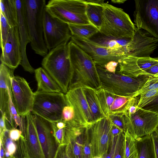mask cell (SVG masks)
I'll return each mask as SVG.
<instances>
[{"label": "cell", "mask_w": 158, "mask_h": 158, "mask_svg": "<svg viewBox=\"0 0 158 158\" xmlns=\"http://www.w3.org/2000/svg\"><path fill=\"white\" fill-rule=\"evenodd\" d=\"M31 112L52 123L63 120L62 111L67 106L63 92H35Z\"/></svg>", "instance_id": "52a82bcc"}, {"label": "cell", "mask_w": 158, "mask_h": 158, "mask_svg": "<svg viewBox=\"0 0 158 158\" xmlns=\"http://www.w3.org/2000/svg\"><path fill=\"white\" fill-rule=\"evenodd\" d=\"M43 27L45 43L50 51L62 44L68 43L72 36L68 24L51 15L45 9Z\"/></svg>", "instance_id": "30bf717a"}, {"label": "cell", "mask_w": 158, "mask_h": 158, "mask_svg": "<svg viewBox=\"0 0 158 158\" xmlns=\"http://www.w3.org/2000/svg\"><path fill=\"white\" fill-rule=\"evenodd\" d=\"M125 147L124 132H122L117 135L112 134L109 149L103 158H125Z\"/></svg>", "instance_id": "4316f807"}, {"label": "cell", "mask_w": 158, "mask_h": 158, "mask_svg": "<svg viewBox=\"0 0 158 158\" xmlns=\"http://www.w3.org/2000/svg\"><path fill=\"white\" fill-rule=\"evenodd\" d=\"M156 158H158V133L156 130L152 134Z\"/></svg>", "instance_id": "7bdbcfd3"}, {"label": "cell", "mask_w": 158, "mask_h": 158, "mask_svg": "<svg viewBox=\"0 0 158 158\" xmlns=\"http://www.w3.org/2000/svg\"><path fill=\"white\" fill-rule=\"evenodd\" d=\"M68 43L62 44L50 50L44 57L41 63L42 67L57 83L65 94L68 90L73 71Z\"/></svg>", "instance_id": "7a4b0ae2"}, {"label": "cell", "mask_w": 158, "mask_h": 158, "mask_svg": "<svg viewBox=\"0 0 158 158\" xmlns=\"http://www.w3.org/2000/svg\"><path fill=\"white\" fill-rule=\"evenodd\" d=\"M125 135V158H138L135 139L127 131H126Z\"/></svg>", "instance_id": "1f68e13d"}, {"label": "cell", "mask_w": 158, "mask_h": 158, "mask_svg": "<svg viewBox=\"0 0 158 158\" xmlns=\"http://www.w3.org/2000/svg\"><path fill=\"white\" fill-rule=\"evenodd\" d=\"M135 139L138 158H156L151 135Z\"/></svg>", "instance_id": "83f0119b"}, {"label": "cell", "mask_w": 158, "mask_h": 158, "mask_svg": "<svg viewBox=\"0 0 158 158\" xmlns=\"http://www.w3.org/2000/svg\"><path fill=\"white\" fill-rule=\"evenodd\" d=\"M0 24L1 31L0 46L1 48L5 44L11 27L6 18L0 12Z\"/></svg>", "instance_id": "836d02e7"}, {"label": "cell", "mask_w": 158, "mask_h": 158, "mask_svg": "<svg viewBox=\"0 0 158 158\" xmlns=\"http://www.w3.org/2000/svg\"><path fill=\"white\" fill-rule=\"evenodd\" d=\"M9 137L14 141L18 140L22 135V132L20 130L15 128L9 130Z\"/></svg>", "instance_id": "b9f144b4"}, {"label": "cell", "mask_w": 158, "mask_h": 158, "mask_svg": "<svg viewBox=\"0 0 158 158\" xmlns=\"http://www.w3.org/2000/svg\"><path fill=\"white\" fill-rule=\"evenodd\" d=\"M0 10L11 27L17 26L18 14L15 0H0Z\"/></svg>", "instance_id": "f546056e"}, {"label": "cell", "mask_w": 158, "mask_h": 158, "mask_svg": "<svg viewBox=\"0 0 158 158\" xmlns=\"http://www.w3.org/2000/svg\"><path fill=\"white\" fill-rule=\"evenodd\" d=\"M12 97L17 113L21 116L31 112L35 93L23 77L13 76L11 77Z\"/></svg>", "instance_id": "4fadbf2b"}, {"label": "cell", "mask_w": 158, "mask_h": 158, "mask_svg": "<svg viewBox=\"0 0 158 158\" xmlns=\"http://www.w3.org/2000/svg\"><path fill=\"white\" fill-rule=\"evenodd\" d=\"M0 157L3 158L4 154H5V151L2 145L0 144Z\"/></svg>", "instance_id": "7dc6e473"}, {"label": "cell", "mask_w": 158, "mask_h": 158, "mask_svg": "<svg viewBox=\"0 0 158 158\" xmlns=\"http://www.w3.org/2000/svg\"><path fill=\"white\" fill-rule=\"evenodd\" d=\"M108 117L113 125L118 127L125 133L127 130L123 113L112 114Z\"/></svg>", "instance_id": "8d00e7d4"}, {"label": "cell", "mask_w": 158, "mask_h": 158, "mask_svg": "<svg viewBox=\"0 0 158 158\" xmlns=\"http://www.w3.org/2000/svg\"><path fill=\"white\" fill-rule=\"evenodd\" d=\"M84 0H50L45 10L51 15L68 24H90Z\"/></svg>", "instance_id": "8992f818"}, {"label": "cell", "mask_w": 158, "mask_h": 158, "mask_svg": "<svg viewBox=\"0 0 158 158\" xmlns=\"http://www.w3.org/2000/svg\"><path fill=\"white\" fill-rule=\"evenodd\" d=\"M34 73L37 83V91L63 92L57 83L43 67H40L35 69Z\"/></svg>", "instance_id": "cb8c5ba5"}, {"label": "cell", "mask_w": 158, "mask_h": 158, "mask_svg": "<svg viewBox=\"0 0 158 158\" xmlns=\"http://www.w3.org/2000/svg\"><path fill=\"white\" fill-rule=\"evenodd\" d=\"M158 63V57H137L126 56L118 61L120 72L137 77L143 75L145 70Z\"/></svg>", "instance_id": "7402d4cb"}, {"label": "cell", "mask_w": 158, "mask_h": 158, "mask_svg": "<svg viewBox=\"0 0 158 158\" xmlns=\"http://www.w3.org/2000/svg\"><path fill=\"white\" fill-rule=\"evenodd\" d=\"M135 25L158 39V0H135Z\"/></svg>", "instance_id": "9c48e42d"}, {"label": "cell", "mask_w": 158, "mask_h": 158, "mask_svg": "<svg viewBox=\"0 0 158 158\" xmlns=\"http://www.w3.org/2000/svg\"><path fill=\"white\" fill-rule=\"evenodd\" d=\"M33 115L45 158H54L60 144L54 135L52 123L36 114Z\"/></svg>", "instance_id": "2e32d148"}, {"label": "cell", "mask_w": 158, "mask_h": 158, "mask_svg": "<svg viewBox=\"0 0 158 158\" xmlns=\"http://www.w3.org/2000/svg\"><path fill=\"white\" fill-rule=\"evenodd\" d=\"M0 120V134L4 133L8 129L6 126V119L5 115L1 113Z\"/></svg>", "instance_id": "f6af8a7d"}, {"label": "cell", "mask_w": 158, "mask_h": 158, "mask_svg": "<svg viewBox=\"0 0 158 158\" xmlns=\"http://www.w3.org/2000/svg\"><path fill=\"white\" fill-rule=\"evenodd\" d=\"M2 64L14 70L20 64L22 59L18 27H11L4 45L1 48Z\"/></svg>", "instance_id": "e0dca14e"}, {"label": "cell", "mask_w": 158, "mask_h": 158, "mask_svg": "<svg viewBox=\"0 0 158 158\" xmlns=\"http://www.w3.org/2000/svg\"><path fill=\"white\" fill-rule=\"evenodd\" d=\"M22 135L25 139L26 158H45L31 112L21 116Z\"/></svg>", "instance_id": "d6986e66"}, {"label": "cell", "mask_w": 158, "mask_h": 158, "mask_svg": "<svg viewBox=\"0 0 158 158\" xmlns=\"http://www.w3.org/2000/svg\"><path fill=\"white\" fill-rule=\"evenodd\" d=\"M82 89L91 111L94 123L106 117L100 106L96 90L87 87H82Z\"/></svg>", "instance_id": "484cf974"}, {"label": "cell", "mask_w": 158, "mask_h": 158, "mask_svg": "<svg viewBox=\"0 0 158 158\" xmlns=\"http://www.w3.org/2000/svg\"><path fill=\"white\" fill-rule=\"evenodd\" d=\"M52 123L54 135L56 140L60 145L63 144L65 127L59 128L56 126L55 123Z\"/></svg>", "instance_id": "f35d334b"}, {"label": "cell", "mask_w": 158, "mask_h": 158, "mask_svg": "<svg viewBox=\"0 0 158 158\" xmlns=\"http://www.w3.org/2000/svg\"><path fill=\"white\" fill-rule=\"evenodd\" d=\"M26 19L32 49L42 56L48 53L43 32V16L45 0H25Z\"/></svg>", "instance_id": "277c9868"}, {"label": "cell", "mask_w": 158, "mask_h": 158, "mask_svg": "<svg viewBox=\"0 0 158 158\" xmlns=\"http://www.w3.org/2000/svg\"><path fill=\"white\" fill-rule=\"evenodd\" d=\"M156 131L158 133V126H157L156 130Z\"/></svg>", "instance_id": "681fc988"}, {"label": "cell", "mask_w": 158, "mask_h": 158, "mask_svg": "<svg viewBox=\"0 0 158 158\" xmlns=\"http://www.w3.org/2000/svg\"><path fill=\"white\" fill-rule=\"evenodd\" d=\"M142 108L158 114V96L154 100Z\"/></svg>", "instance_id": "60d3db41"}, {"label": "cell", "mask_w": 158, "mask_h": 158, "mask_svg": "<svg viewBox=\"0 0 158 158\" xmlns=\"http://www.w3.org/2000/svg\"><path fill=\"white\" fill-rule=\"evenodd\" d=\"M96 66L102 88L118 96L133 97L149 77L143 76L136 77L123 73L118 70L111 73L102 67Z\"/></svg>", "instance_id": "3957f363"}, {"label": "cell", "mask_w": 158, "mask_h": 158, "mask_svg": "<svg viewBox=\"0 0 158 158\" xmlns=\"http://www.w3.org/2000/svg\"><path fill=\"white\" fill-rule=\"evenodd\" d=\"M143 76L148 77L158 78V63L145 70Z\"/></svg>", "instance_id": "ab89813d"}, {"label": "cell", "mask_w": 158, "mask_h": 158, "mask_svg": "<svg viewBox=\"0 0 158 158\" xmlns=\"http://www.w3.org/2000/svg\"><path fill=\"white\" fill-rule=\"evenodd\" d=\"M14 70L4 64L0 65V110L4 114L6 120L10 124L11 119L9 112L10 94L11 90V77Z\"/></svg>", "instance_id": "603a6c76"}, {"label": "cell", "mask_w": 158, "mask_h": 158, "mask_svg": "<svg viewBox=\"0 0 158 158\" xmlns=\"http://www.w3.org/2000/svg\"><path fill=\"white\" fill-rule=\"evenodd\" d=\"M63 120L68 122L73 120L74 117V111L72 107L67 105L64 106L62 111Z\"/></svg>", "instance_id": "74e56055"}, {"label": "cell", "mask_w": 158, "mask_h": 158, "mask_svg": "<svg viewBox=\"0 0 158 158\" xmlns=\"http://www.w3.org/2000/svg\"><path fill=\"white\" fill-rule=\"evenodd\" d=\"M126 131L135 139L149 135L158 126V114L138 107L133 114L123 113Z\"/></svg>", "instance_id": "ba28073f"}, {"label": "cell", "mask_w": 158, "mask_h": 158, "mask_svg": "<svg viewBox=\"0 0 158 158\" xmlns=\"http://www.w3.org/2000/svg\"><path fill=\"white\" fill-rule=\"evenodd\" d=\"M68 25L72 36L82 39H89L99 32L98 29L90 23Z\"/></svg>", "instance_id": "4dcf8cb0"}, {"label": "cell", "mask_w": 158, "mask_h": 158, "mask_svg": "<svg viewBox=\"0 0 158 158\" xmlns=\"http://www.w3.org/2000/svg\"><path fill=\"white\" fill-rule=\"evenodd\" d=\"M158 89V78L149 77L142 88L133 96L135 97L148 91Z\"/></svg>", "instance_id": "e575fe53"}, {"label": "cell", "mask_w": 158, "mask_h": 158, "mask_svg": "<svg viewBox=\"0 0 158 158\" xmlns=\"http://www.w3.org/2000/svg\"><path fill=\"white\" fill-rule=\"evenodd\" d=\"M17 11L18 31L21 48L22 59L20 65L26 71L34 73L35 69L28 61L26 52L27 44L30 43L25 16V0H15Z\"/></svg>", "instance_id": "44dd1931"}, {"label": "cell", "mask_w": 158, "mask_h": 158, "mask_svg": "<svg viewBox=\"0 0 158 158\" xmlns=\"http://www.w3.org/2000/svg\"><path fill=\"white\" fill-rule=\"evenodd\" d=\"M158 46V39L146 31L135 27L132 41L125 47V56L150 57Z\"/></svg>", "instance_id": "9a60e30c"}, {"label": "cell", "mask_w": 158, "mask_h": 158, "mask_svg": "<svg viewBox=\"0 0 158 158\" xmlns=\"http://www.w3.org/2000/svg\"><path fill=\"white\" fill-rule=\"evenodd\" d=\"M137 106L142 108L158 96V89L150 90L140 94Z\"/></svg>", "instance_id": "d6a6232c"}, {"label": "cell", "mask_w": 158, "mask_h": 158, "mask_svg": "<svg viewBox=\"0 0 158 158\" xmlns=\"http://www.w3.org/2000/svg\"><path fill=\"white\" fill-rule=\"evenodd\" d=\"M102 109L106 117L119 113H124L132 105L138 102L139 99L115 94L102 88L96 91Z\"/></svg>", "instance_id": "5bb4252c"}, {"label": "cell", "mask_w": 158, "mask_h": 158, "mask_svg": "<svg viewBox=\"0 0 158 158\" xmlns=\"http://www.w3.org/2000/svg\"><path fill=\"white\" fill-rule=\"evenodd\" d=\"M126 1V0H111V2L113 3L120 4L124 3Z\"/></svg>", "instance_id": "c3c4849f"}, {"label": "cell", "mask_w": 158, "mask_h": 158, "mask_svg": "<svg viewBox=\"0 0 158 158\" xmlns=\"http://www.w3.org/2000/svg\"><path fill=\"white\" fill-rule=\"evenodd\" d=\"M71 40L76 44L92 58L97 65L103 67L111 61H118L126 55L125 48L108 49L97 45L89 40H83L72 36Z\"/></svg>", "instance_id": "7c38bea8"}, {"label": "cell", "mask_w": 158, "mask_h": 158, "mask_svg": "<svg viewBox=\"0 0 158 158\" xmlns=\"http://www.w3.org/2000/svg\"><path fill=\"white\" fill-rule=\"evenodd\" d=\"M68 49L73 69L68 90L87 87L97 91L101 88L96 64L91 57L72 41L68 44Z\"/></svg>", "instance_id": "6da1fadb"}, {"label": "cell", "mask_w": 158, "mask_h": 158, "mask_svg": "<svg viewBox=\"0 0 158 158\" xmlns=\"http://www.w3.org/2000/svg\"><path fill=\"white\" fill-rule=\"evenodd\" d=\"M103 5L102 21L99 32L115 38L133 37L135 27L128 15L121 8L107 3Z\"/></svg>", "instance_id": "5b68a950"}, {"label": "cell", "mask_w": 158, "mask_h": 158, "mask_svg": "<svg viewBox=\"0 0 158 158\" xmlns=\"http://www.w3.org/2000/svg\"><path fill=\"white\" fill-rule=\"evenodd\" d=\"M65 123L63 144H69L75 158H83L89 126L80 124L73 120Z\"/></svg>", "instance_id": "ffe728a7"}, {"label": "cell", "mask_w": 158, "mask_h": 158, "mask_svg": "<svg viewBox=\"0 0 158 158\" xmlns=\"http://www.w3.org/2000/svg\"><path fill=\"white\" fill-rule=\"evenodd\" d=\"M84 1L86 2L97 4H102L105 3L104 1L103 0H84Z\"/></svg>", "instance_id": "bcb514c9"}, {"label": "cell", "mask_w": 158, "mask_h": 158, "mask_svg": "<svg viewBox=\"0 0 158 158\" xmlns=\"http://www.w3.org/2000/svg\"><path fill=\"white\" fill-rule=\"evenodd\" d=\"M112 123L109 117L89 125L93 158H103L109 149L112 138Z\"/></svg>", "instance_id": "8fae6325"}, {"label": "cell", "mask_w": 158, "mask_h": 158, "mask_svg": "<svg viewBox=\"0 0 158 158\" xmlns=\"http://www.w3.org/2000/svg\"><path fill=\"white\" fill-rule=\"evenodd\" d=\"M133 37L115 38L103 35L99 32L88 40L99 46L110 49L118 50L124 48L132 41Z\"/></svg>", "instance_id": "d4e9b609"}, {"label": "cell", "mask_w": 158, "mask_h": 158, "mask_svg": "<svg viewBox=\"0 0 158 158\" xmlns=\"http://www.w3.org/2000/svg\"><path fill=\"white\" fill-rule=\"evenodd\" d=\"M93 158H101L99 157H93Z\"/></svg>", "instance_id": "f907efd6"}, {"label": "cell", "mask_w": 158, "mask_h": 158, "mask_svg": "<svg viewBox=\"0 0 158 158\" xmlns=\"http://www.w3.org/2000/svg\"><path fill=\"white\" fill-rule=\"evenodd\" d=\"M65 97L67 105L72 107L74 109L73 120L87 126L94 123L91 111L82 87L68 90L65 94Z\"/></svg>", "instance_id": "ac0fdd59"}, {"label": "cell", "mask_w": 158, "mask_h": 158, "mask_svg": "<svg viewBox=\"0 0 158 158\" xmlns=\"http://www.w3.org/2000/svg\"><path fill=\"white\" fill-rule=\"evenodd\" d=\"M54 158H75L68 144L60 145Z\"/></svg>", "instance_id": "d590c367"}, {"label": "cell", "mask_w": 158, "mask_h": 158, "mask_svg": "<svg viewBox=\"0 0 158 158\" xmlns=\"http://www.w3.org/2000/svg\"><path fill=\"white\" fill-rule=\"evenodd\" d=\"M85 2L86 13L89 21L99 31L102 21L103 4H97Z\"/></svg>", "instance_id": "f1b7e54d"}, {"label": "cell", "mask_w": 158, "mask_h": 158, "mask_svg": "<svg viewBox=\"0 0 158 158\" xmlns=\"http://www.w3.org/2000/svg\"><path fill=\"white\" fill-rule=\"evenodd\" d=\"M118 62L115 61H111L102 67L109 72L114 73L117 70L116 68L118 65Z\"/></svg>", "instance_id": "ee69618b"}]
</instances>
